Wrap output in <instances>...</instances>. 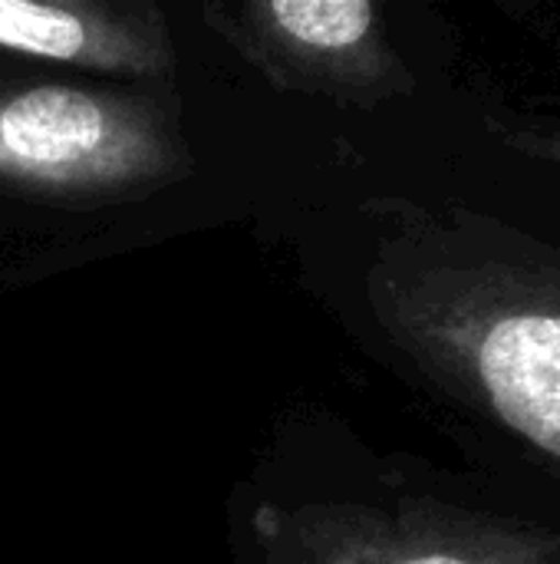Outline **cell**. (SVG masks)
Wrapping results in <instances>:
<instances>
[{"label":"cell","mask_w":560,"mask_h":564,"mask_svg":"<svg viewBox=\"0 0 560 564\" xmlns=\"http://www.w3.org/2000/svg\"><path fill=\"white\" fill-rule=\"evenodd\" d=\"M538 152H551V155L560 162V142H541V145H538Z\"/></svg>","instance_id":"obj_5"},{"label":"cell","mask_w":560,"mask_h":564,"mask_svg":"<svg viewBox=\"0 0 560 564\" xmlns=\"http://www.w3.org/2000/svg\"><path fill=\"white\" fill-rule=\"evenodd\" d=\"M475 400L560 469V264L505 238V261L475 284L455 327Z\"/></svg>","instance_id":"obj_1"},{"label":"cell","mask_w":560,"mask_h":564,"mask_svg":"<svg viewBox=\"0 0 560 564\" xmlns=\"http://www.w3.org/2000/svg\"><path fill=\"white\" fill-rule=\"evenodd\" d=\"M277 26L314 50H350L370 36L373 3L366 0H274Z\"/></svg>","instance_id":"obj_3"},{"label":"cell","mask_w":560,"mask_h":564,"mask_svg":"<svg viewBox=\"0 0 560 564\" xmlns=\"http://www.w3.org/2000/svg\"><path fill=\"white\" fill-rule=\"evenodd\" d=\"M106 139L102 106L76 89H30L0 109V159L36 175L79 172L96 162Z\"/></svg>","instance_id":"obj_2"},{"label":"cell","mask_w":560,"mask_h":564,"mask_svg":"<svg viewBox=\"0 0 560 564\" xmlns=\"http://www.w3.org/2000/svg\"><path fill=\"white\" fill-rule=\"evenodd\" d=\"M0 46L50 59H73L86 46V26L63 7L0 0Z\"/></svg>","instance_id":"obj_4"}]
</instances>
